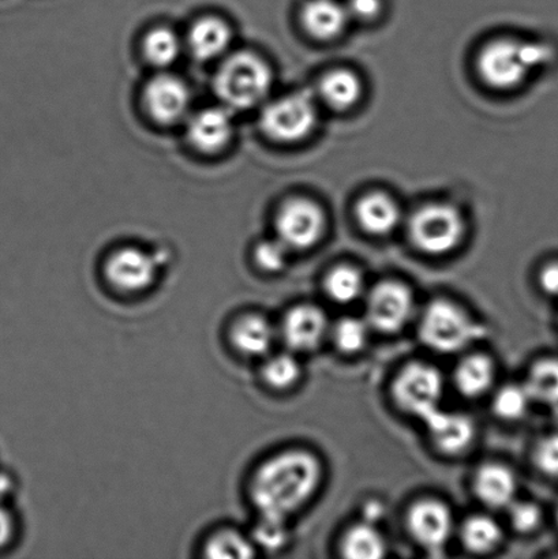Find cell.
<instances>
[{
    "mask_svg": "<svg viewBox=\"0 0 558 559\" xmlns=\"http://www.w3.org/2000/svg\"><path fill=\"white\" fill-rule=\"evenodd\" d=\"M322 480L316 454L289 449L265 460L250 480V500L259 516L288 520L314 497Z\"/></svg>",
    "mask_w": 558,
    "mask_h": 559,
    "instance_id": "obj_1",
    "label": "cell"
},
{
    "mask_svg": "<svg viewBox=\"0 0 558 559\" xmlns=\"http://www.w3.org/2000/svg\"><path fill=\"white\" fill-rule=\"evenodd\" d=\"M273 84L270 64L249 51L229 52L213 76L221 106L231 112L249 111L266 103Z\"/></svg>",
    "mask_w": 558,
    "mask_h": 559,
    "instance_id": "obj_2",
    "label": "cell"
},
{
    "mask_svg": "<svg viewBox=\"0 0 558 559\" xmlns=\"http://www.w3.org/2000/svg\"><path fill=\"white\" fill-rule=\"evenodd\" d=\"M550 57L549 48L544 44L499 38L480 51L477 66L486 85L497 91H511L521 86Z\"/></svg>",
    "mask_w": 558,
    "mask_h": 559,
    "instance_id": "obj_3",
    "label": "cell"
},
{
    "mask_svg": "<svg viewBox=\"0 0 558 559\" xmlns=\"http://www.w3.org/2000/svg\"><path fill=\"white\" fill-rule=\"evenodd\" d=\"M483 331L462 307L437 299L425 307L418 334L420 342L436 353L455 354L483 336Z\"/></svg>",
    "mask_w": 558,
    "mask_h": 559,
    "instance_id": "obj_4",
    "label": "cell"
},
{
    "mask_svg": "<svg viewBox=\"0 0 558 559\" xmlns=\"http://www.w3.org/2000/svg\"><path fill=\"white\" fill-rule=\"evenodd\" d=\"M444 381L436 367L423 361L403 367L392 383V399L403 413L425 421L440 409Z\"/></svg>",
    "mask_w": 558,
    "mask_h": 559,
    "instance_id": "obj_5",
    "label": "cell"
},
{
    "mask_svg": "<svg viewBox=\"0 0 558 559\" xmlns=\"http://www.w3.org/2000/svg\"><path fill=\"white\" fill-rule=\"evenodd\" d=\"M316 123L317 109L308 93H293L264 103L260 115L262 133L281 144H295L305 140Z\"/></svg>",
    "mask_w": 558,
    "mask_h": 559,
    "instance_id": "obj_6",
    "label": "cell"
},
{
    "mask_svg": "<svg viewBox=\"0 0 558 559\" xmlns=\"http://www.w3.org/2000/svg\"><path fill=\"white\" fill-rule=\"evenodd\" d=\"M409 237L415 248L429 255H446L461 245L464 222L451 205L430 204L420 207L409 221Z\"/></svg>",
    "mask_w": 558,
    "mask_h": 559,
    "instance_id": "obj_7",
    "label": "cell"
},
{
    "mask_svg": "<svg viewBox=\"0 0 558 559\" xmlns=\"http://www.w3.org/2000/svg\"><path fill=\"white\" fill-rule=\"evenodd\" d=\"M163 261L140 248L115 250L104 265V276L115 290L135 295L145 293L156 283Z\"/></svg>",
    "mask_w": 558,
    "mask_h": 559,
    "instance_id": "obj_8",
    "label": "cell"
},
{
    "mask_svg": "<svg viewBox=\"0 0 558 559\" xmlns=\"http://www.w3.org/2000/svg\"><path fill=\"white\" fill-rule=\"evenodd\" d=\"M413 290L406 284L382 282L366 298V322L381 333H397L407 326L414 314Z\"/></svg>",
    "mask_w": 558,
    "mask_h": 559,
    "instance_id": "obj_9",
    "label": "cell"
},
{
    "mask_svg": "<svg viewBox=\"0 0 558 559\" xmlns=\"http://www.w3.org/2000/svg\"><path fill=\"white\" fill-rule=\"evenodd\" d=\"M142 103L147 117L157 124L185 123L191 114L190 87L177 75L158 73L146 82Z\"/></svg>",
    "mask_w": 558,
    "mask_h": 559,
    "instance_id": "obj_10",
    "label": "cell"
},
{
    "mask_svg": "<svg viewBox=\"0 0 558 559\" xmlns=\"http://www.w3.org/2000/svg\"><path fill=\"white\" fill-rule=\"evenodd\" d=\"M277 239L289 250H309L320 242L325 231V216L316 202L289 200L276 216Z\"/></svg>",
    "mask_w": 558,
    "mask_h": 559,
    "instance_id": "obj_11",
    "label": "cell"
},
{
    "mask_svg": "<svg viewBox=\"0 0 558 559\" xmlns=\"http://www.w3.org/2000/svg\"><path fill=\"white\" fill-rule=\"evenodd\" d=\"M186 139L201 155L215 156L227 150L235 134L233 112L226 107L202 108L186 119Z\"/></svg>",
    "mask_w": 558,
    "mask_h": 559,
    "instance_id": "obj_12",
    "label": "cell"
},
{
    "mask_svg": "<svg viewBox=\"0 0 558 559\" xmlns=\"http://www.w3.org/2000/svg\"><path fill=\"white\" fill-rule=\"evenodd\" d=\"M407 528L413 539L425 550L439 552L451 539L453 531L451 509L444 502L431 500V498L415 502L408 509Z\"/></svg>",
    "mask_w": 558,
    "mask_h": 559,
    "instance_id": "obj_13",
    "label": "cell"
},
{
    "mask_svg": "<svg viewBox=\"0 0 558 559\" xmlns=\"http://www.w3.org/2000/svg\"><path fill=\"white\" fill-rule=\"evenodd\" d=\"M328 332L330 326L325 312L313 305L293 307L281 325L283 342L294 353H311L319 348Z\"/></svg>",
    "mask_w": 558,
    "mask_h": 559,
    "instance_id": "obj_14",
    "label": "cell"
},
{
    "mask_svg": "<svg viewBox=\"0 0 558 559\" xmlns=\"http://www.w3.org/2000/svg\"><path fill=\"white\" fill-rule=\"evenodd\" d=\"M233 40L231 25L216 15H204L195 20L183 38L185 49L200 62H215L227 57Z\"/></svg>",
    "mask_w": 558,
    "mask_h": 559,
    "instance_id": "obj_15",
    "label": "cell"
},
{
    "mask_svg": "<svg viewBox=\"0 0 558 559\" xmlns=\"http://www.w3.org/2000/svg\"><path fill=\"white\" fill-rule=\"evenodd\" d=\"M276 331L268 318L260 314H244L229 326L231 347L245 358H264L275 343Z\"/></svg>",
    "mask_w": 558,
    "mask_h": 559,
    "instance_id": "obj_16",
    "label": "cell"
},
{
    "mask_svg": "<svg viewBox=\"0 0 558 559\" xmlns=\"http://www.w3.org/2000/svg\"><path fill=\"white\" fill-rule=\"evenodd\" d=\"M424 424L428 427L434 445L450 456L466 451L474 440L475 426L466 415L439 409Z\"/></svg>",
    "mask_w": 558,
    "mask_h": 559,
    "instance_id": "obj_17",
    "label": "cell"
},
{
    "mask_svg": "<svg viewBox=\"0 0 558 559\" xmlns=\"http://www.w3.org/2000/svg\"><path fill=\"white\" fill-rule=\"evenodd\" d=\"M473 487L475 496L488 508H508L515 501L517 478L506 465H483L475 473Z\"/></svg>",
    "mask_w": 558,
    "mask_h": 559,
    "instance_id": "obj_18",
    "label": "cell"
},
{
    "mask_svg": "<svg viewBox=\"0 0 558 559\" xmlns=\"http://www.w3.org/2000/svg\"><path fill=\"white\" fill-rule=\"evenodd\" d=\"M349 15L346 5L336 0H309L304 5L302 22L306 32L317 40H333L346 29Z\"/></svg>",
    "mask_w": 558,
    "mask_h": 559,
    "instance_id": "obj_19",
    "label": "cell"
},
{
    "mask_svg": "<svg viewBox=\"0 0 558 559\" xmlns=\"http://www.w3.org/2000/svg\"><path fill=\"white\" fill-rule=\"evenodd\" d=\"M355 215L360 227L376 237L391 234L401 223V207L384 193L365 195L355 207Z\"/></svg>",
    "mask_w": 558,
    "mask_h": 559,
    "instance_id": "obj_20",
    "label": "cell"
},
{
    "mask_svg": "<svg viewBox=\"0 0 558 559\" xmlns=\"http://www.w3.org/2000/svg\"><path fill=\"white\" fill-rule=\"evenodd\" d=\"M453 381L464 397L483 396L495 382L494 360L483 354L467 356L458 365Z\"/></svg>",
    "mask_w": 558,
    "mask_h": 559,
    "instance_id": "obj_21",
    "label": "cell"
},
{
    "mask_svg": "<svg viewBox=\"0 0 558 559\" xmlns=\"http://www.w3.org/2000/svg\"><path fill=\"white\" fill-rule=\"evenodd\" d=\"M319 92L328 107L336 111H346L359 102L363 96V84L353 71L333 70L322 76Z\"/></svg>",
    "mask_w": 558,
    "mask_h": 559,
    "instance_id": "obj_22",
    "label": "cell"
},
{
    "mask_svg": "<svg viewBox=\"0 0 558 559\" xmlns=\"http://www.w3.org/2000/svg\"><path fill=\"white\" fill-rule=\"evenodd\" d=\"M183 49V38L167 26L153 27L142 40V53L146 62L161 70L177 63Z\"/></svg>",
    "mask_w": 558,
    "mask_h": 559,
    "instance_id": "obj_23",
    "label": "cell"
},
{
    "mask_svg": "<svg viewBox=\"0 0 558 559\" xmlns=\"http://www.w3.org/2000/svg\"><path fill=\"white\" fill-rule=\"evenodd\" d=\"M385 539L376 525L359 523L349 528L342 540V555L349 559H379L385 556Z\"/></svg>",
    "mask_w": 558,
    "mask_h": 559,
    "instance_id": "obj_24",
    "label": "cell"
},
{
    "mask_svg": "<svg viewBox=\"0 0 558 559\" xmlns=\"http://www.w3.org/2000/svg\"><path fill=\"white\" fill-rule=\"evenodd\" d=\"M204 556L213 559H245L256 556V546L249 535L234 528H221L205 540Z\"/></svg>",
    "mask_w": 558,
    "mask_h": 559,
    "instance_id": "obj_25",
    "label": "cell"
},
{
    "mask_svg": "<svg viewBox=\"0 0 558 559\" xmlns=\"http://www.w3.org/2000/svg\"><path fill=\"white\" fill-rule=\"evenodd\" d=\"M462 542L468 551L475 555H486L497 549L502 540V531L496 520L475 514L462 525Z\"/></svg>",
    "mask_w": 558,
    "mask_h": 559,
    "instance_id": "obj_26",
    "label": "cell"
},
{
    "mask_svg": "<svg viewBox=\"0 0 558 559\" xmlns=\"http://www.w3.org/2000/svg\"><path fill=\"white\" fill-rule=\"evenodd\" d=\"M524 388L533 402L558 404V360L537 361L530 370Z\"/></svg>",
    "mask_w": 558,
    "mask_h": 559,
    "instance_id": "obj_27",
    "label": "cell"
},
{
    "mask_svg": "<svg viewBox=\"0 0 558 559\" xmlns=\"http://www.w3.org/2000/svg\"><path fill=\"white\" fill-rule=\"evenodd\" d=\"M365 287L364 276L357 267L342 265L335 267L325 278V293L339 305H348L358 300Z\"/></svg>",
    "mask_w": 558,
    "mask_h": 559,
    "instance_id": "obj_28",
    "label": "cell"
},
{
    "mask_svg": "<svg viewBox=\"0 0 558 559\" xmlns=\"http://www.w3.org/2000/svg\"><path fill=\"white\" fill-rule=\"evenodd\" d=\"M302 376V367L292 354L270 356L261 367V378L273 391H287L298 383Z\"/></svg>",
    "mask_w": 558,
    "mask_h": 559,
    "instance_id": "obj_29",
    "label": "cell"
},
{
    "mask_svg": "<svg viewBox=\"0 0 558 559\" xmlns=\"http://www.w3.org/2000/svg\"><path fill=\"white\" fill-rule=\"evenodd\" d=\"M369 332V323L363 318L344 317L332 329L333 344L343 354H358L368 344Z\"/></svg>",
    "mask_w": 558,
    "mask_h": 559,
    "instance_id": "obj_30",
    "label": "cell"
},
{
    "mask_svg": "<svg viewBox=\"0 0 558 559\" xmlns=\"http://www.w3.org/2000/svg\"><path fill=\"white\" fill-rule=\"evenodd\" d=\"M249 536L256 549L271 552L283 550L289 540L287 520L260 516Z\"/></svg>",
    "mask_w": 558,
    "mask_h": 559,
    "instance_id": "obj_31",
    "label": "cell"
},
{
    "mask_svg": "<svg viewBox=\"0 0 558 559\" xmlns=\"http://www.w3.org/2000/svg\"><path fill=\"white\" fill-rule=\"evenodd\" d=\"M532 402L524 385H507L496 393L494 411L501 419L517 420L527 413Z\"/></svg>",
    "mask_w": 558,
    "mask_h": 559,
    "instance_id": "obj_32",
    "label": "cell"
},
{
    "mask_svg": "<svg viewBox=\"0 0 558 559\" xmlns=\"http://www.w3.org/2000/svg\"><path fill=\"white\" fill-rule=\"evenodd\" d=\"M288 251L287 246L278 239L262 240L256 245L253 260L259 270L270 273V275H276L286 270Z\"/></svg>",
    "mask_w": 558,
    "mask_h": 559,
    "instance_id": "obj_33",
    "label": "cell"
},
{
    "mask_svg": "<svg viewBox=\"0 0 558 559\" xmlns=\"http://www.w3.org/2000/svg\"><path fill=\"white\" fill-rule=\"evenodd\" d=\"M508 508H510L511 525L518 533L530 534L539 527L543 513H541V509L535 503L513 501Z\"/></svg>",
    "mask_w": 558,
    "mask_h": 559,
    "instance_id": "obj_34",
    "label": "cell"
},
{
    "mask_svg": "<svg viewBox=\"0 0 558 559\" xmlns=\"http://www.w3.org/2000/svg\"><path fill=\"white\" fill-rule=\"evenodd\" d=\"M534 462L541 473L558 478V432L538 442L534 451Z\"/></svg>",
    "mask_w": 558,
    "mask_h": 559,
    "instance_id": "obj_35",
    "label": "cell"
},
{
    "mask_svg": "<svg viewBox=\"0 0 558 559\" xmlns=\"http://www.w3.org/2000/svg\"><path fill=\"white\" fill-rule=\"evenodd\" d=\"M346 9L352 19L371 21L380 15L382 3L381 0H348Z\"/></svg>",
    "mask_w": 558,
    "mask_h": 559,
    "instance_id": "obj_36",
    "label": "cell"
},
{
    "mask_svg": "<svg viewBox=\"0 0 558 559\" xmlns=\"http://www.w3.org/2000/svg\"><path fill=\"white\" fill-rule=\"evenodd\" d=\"M15 533V522L13 514L5 507L4 501L0 500V549L8 546L13 539Z\"/></svg>",
    "mask_w": 558,
    "mask_h": 559,
    "instance_id": "obj_37",
    "label": "cell"
},
{
    "mask_svg": "<svg viewBox=\"0 0 558 559\" xmlns=\"http://www.w3.org/2000/svg\"><path fill=\"white\" fill-rule=\"evenodd\" d=\"M539 285L546 294L558 296V261L543 267L539 273Z\"/></svg>",
    "mask_w": 558,
    "mask_h": 559,
    "instance_id": "obj_38",
    "label": "cell"
},
{
    "mask_svg": "<svg viewBox=\"0 0 558 559\" xmlns=\"http://www.w3.org/2000/svg\"><path fill=\"white\" fill-rule=\"evenodd\" d=\"M385 516L384 503L376 500L366 502L364 506V522L373 524L379 523L382 518Z\"/></svg>",
    "mask_w": 558,
    "mask_h": 559,
    "instance_id": "obj_39",
    "label": "cell"
},
{
    "mask_svg": "<svg viewBox=\"0 0 558 559\" xmlns=\"http://www.w3.org/2000/svg\"><path fill=\"white\" fill-rule=\"evenodd\" d=\"M557 523H558V508H557Z\"/></svg>",
    "mask_w": 558,
    "mask_h": 559,
    "instance_id": "obj_40",
    "label": "cell"
}]
</instances>
